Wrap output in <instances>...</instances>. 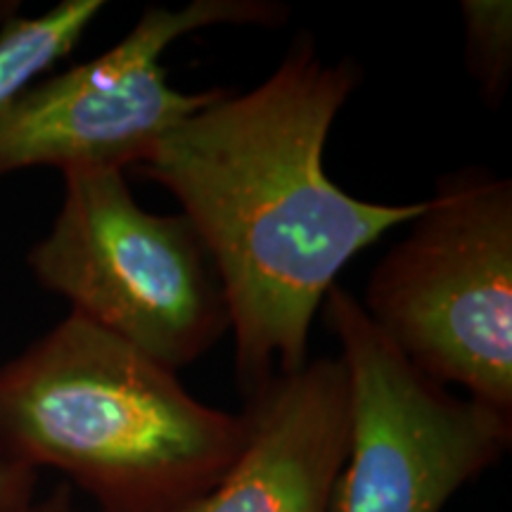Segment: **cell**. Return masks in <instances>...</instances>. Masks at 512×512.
<instances>
[{"instance_id":"11","label":"cell","mask_w":512,"mask_h":512,"mask_svg":"<svg viewBox=\"0 0 512 512\" xmlns=\"http://www.w3.org/2000/svg\"><path fill=\"white\" fill-rule=\"evenodd\" d=\"M27 512H79L74 503V489L67 482L55 486L46 498L34 501Z\"/></svg>"},{"instance_id":"9","label":"cell","mask_w":512,"mask_h":512,"mask_svg":"<svg viewBox=\"0 0 512 512\" xmlns=\"http://www.w3.org/2000/svg\"><path fill=\"white\" fill-rule=\"evenodd\" d=\"M465 67L477 83L479 98L498 110L512 76V3L510 0H463Z\"/></svg>"},{"instance_id":"7","label":"cell","mask_w":512,"mask_h":512,"mask_svg":"<svg viewBox=\"0 0 512 512\" xmlns=\"http://www.w3.org/2000/svg\"><path fill=\"white\" fill-rule=\"evenodd\" d=\"M245 446L188 512H330L351 444V389L339 358H316L245 396Z\"/></svg>"},{"instance_id":"6","label":"cell","mask_w":512,"mask_h":512,"mask_svg":"<svg viewBox=\"0 0 512 512\" xmlns=\"http://www.w3.org/2000/svg\"><path fill=\"white\" fill-rule=\"evenodd\" d=\"M287 19L290 8L278 0L147 8L107 53L31 83L0 110V176L34 166L124 171L145 164L181 121L226 93L171 86L162 64L166 48L209 27L278 29Z\"/></svg>"},{"instance_id":"10","label":"cell","mask_w":512,"mask_h":512,"mask_svg":"<svg viewBox=\"0 0 512 512\" xmlns=\"http://www.w3.org/2000/svg\"><path fill=\"white\" fill-rule=\"evenodd\" d=\"M38 470L22 463L0 441V512H27L36 501Z\"/></svg>"},{"instance_id":"3","label":"cell","mask_w":512,"mask_h":512,"mask_svg":"<svg viewBox=\"0 0 512 512\" xmlns=\"http://www.w3.org/2000/svg\"><path fill=\"white\" fill-rule=\"evenodd\" d=\"M358 304L427 377L512 415L510 178L486 166L441 176Z\"/></svg>"},{"instance_id":"2","label":"cell","mask_w":512,"mask_h":512,"mask_svg":"<svg viewBox=\"0 0 512 512\" xmlns=\"http://www.w3.org/2000/svg\"><path fill=\"white\" fill-rule=\"evenodd\" d=\"M242 413L195 399L76 313L0 366V441L62 472L98 512H188L245 446Z\"/></svg>"},{"instance_id":"4","label":"cell","mask_w":512,"mask_h":512,"mask_svg":"<svg viewBox=\"0 0 512 512\" xmlns=\"http://www.w3.org/2000/svg\"><path fill=\"white\" fill-rule=\"evenodd\" d=\"M60 214L29 266L72 313L178 370L230 332L221 275L183 214L140 207L124 171L69 169Z\"/></svg>"},{"instance_id":"1","label":"cell","mask_w":512,"mask_h":512,"mask_svg":"<svg viewBox=\"0 0 512 512\" xmlns=\"http://www.w3.org/2000/svg\"><path fill=\"white\" fill-rule=\"evenodd\" d=\"M363 72L328 62L302 31L252 91H226L136 166L181 204L221 275L242 396L309 363L325 294L363 249L418 219L425 200L368 202L325 174L337 114Z\"/></svg>"},{"instance_id":"8","label":"cell","mask_w":512,"mask_h":512,"mask_svg":"<svg viewBox=\"0 0 512 512\" xmlns=\"http://www.w3.org/2000/svg\"><path fill=\"white\" fill-rule=\"evenodd\" d=\"M102 8V0H62L38 17L10 19L0 29V110L72 53Z\"/></svg>"},{"instance_id":"5","label":"cell","mask_w":512,"mask_h":512,"mask_svg":"<svg viewBox=\"0 0 512 512\" xmlns=\"http://www.w3.org/2000/svg\"><path fill=\"white\" fill-rule=\"evenodd\" d=\"M320 311L351 389L349 456L330 512H441L510 451L512 415L415 368L349 290L332 285Z\"/></svg>"}]
</instances>
